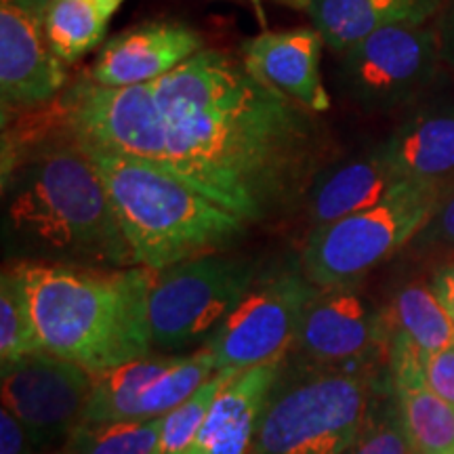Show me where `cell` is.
Segmentation results:
<instances>
[{"label":"cell","instance_id":"cell-23","mask_svg":"<svg viewBox=\"0 0 454 454\" xmlns=\"http://www.w3.org/2000/svg\"><path fill=\"white\" fill-rule=\"evenodd\" d=\"M411 440L402 417L394 381L387 372L377 379L362 427L345 454H411Z\"/></svg>","mask_w":454,"mask_h":454},{"label":"cell","instance_id":"cell-1","mask_svg":"<svg viewBox=\"0 0 454 454\" xmlns=\"http://www.w3.org/2000/svg\"><path fill=\"white\" fill-rule=\"evenodd\" d=\"M152 84L167 122V173L244 221L301 194L320 154L309 110L215 49Z\"/></svg>","mask_w":454,"mask_h":454},{"label":"cell","instance_id":"cell-21","mask_svg":"<svg viewBox=\"0 0 454 454\" xmlns=\"http://www.w3.org/2000/svg\"><path fill=\"white\" fill-rule=\"evenodd\" d=\"M124 0H49L41 21L53 53L76 64L104 41L107 24Z\"/></svg>","mask_w":454,"mask_h":454},{"label":"cell","instance_id":"cell-19","mask_svg":"<svg viewBox=\"0 0 454 454\" xmlns=\"http://www.w3.org/2000/svg\"><path fill=\"white\" fill-rule=\"evenodd\" d=\"M381 147L402 179L444 181L454 170V98L419 107Z\"/></svg>","mask_w":454,"mask_h":454},{"label":"cell","instance_id":"cell-27","mask_svg":"<svg viewBox=\"0 0 454 454\" xmlns=\"http://www.w3.org/2000/svg\"><path fill=\"white\" fill-rule=\"evenodd\" d=\"M423 371L429 387L454 408V345L440 351H423Z\"/></svg>","mask_w":454,"mask_h":454},{"label":"cell","instance_id":"cell-33","mask_svg":"<svg viewBox=\"0 0 454 454\" xmlns=\"http://www.w3.org/2000/svg\"><path fill=\"white\" fill-rule=\"evenodd\" d=\"M288 3H291V4H297V7H305V9H308V3H309V0H288Z\"/></svg>","mask_w":454,"mask_h":454},{"label":"cell","instance_id":"cell-10","mask_svg":"<svg viewBox=\"0 0 454 454\" xmlns=\"http://www.w3.org/2000/svg\"><path fill=\"white\" fill-rule=\"evenodd\" d=\"M59 101L84 145L160 168L167 162V122L152 82L107 87L81 78L64 89Z\"/></svg>","mask_w":454,"mask_h":454},{"label":"cell","instance_id":"cell-6","mask_svg":"<svg viewBox=\"0 0 454 454\" xmlns=\"http://www.w3.org/2000/svg\"><path fill=\"white\" fill-rule=\"evenodd\" d=\"M444 196V181L404 179L366 211L311 227L301 271L317 288L357 284L427 225Z\"/></svg>","mask_w":454,"mask_h":454},{"label":"cell","instance_id":"cell-7","mask_svg":"<svg viewBox=\"0 0 454 454\" xmlns=\"http://www.w3.org/2000/svg\"><path fill=\"white\" fill-rule=\"evenodd\" d=\"M254 282L253 261L213 253L158 271L150 294L152 345L175 354L207 343Z\"/></svg>","mask_w":454,"mask_h":454},{"label":"cell","instance_id":"cell-26","mask_svg":"<svg viewBox=\"0 0 454 454\" xmlns=\"http://www.w3.org/2000/svg\"><path fill=\"white\" fill-rule=\"evenodd\" d=\"M231 377H234L231 372H215L202 387H198L177 408L164 414L156 454H185L190 450L198 431L202 429L204 419L211 411L215 397Z\"/></svg>","mask_w":454,"mask_h":454},{"label":"cell","instance_id":"cell-5","mask_svg":"<svg viewBox=\"0 0 454 454\" xmlns=\"http://www.w3.org/2000/svg\"><path fill=\"white\" fill-rule=\"evenodd\" d=\"M381 374L331 371L284 357L248 454H345Z\"/></svg>","mask_w":454,"mask_h":454},{"label":"cell","instance_id":"cell-32","mask_svg":"<svg viewBox=\"0 0 454 454\" xmlns=\"http://www.w3.org/2000/svg\"><path fill=\"white\" fill-rule=\"evenodd\" d=\"M15 3H17V4H21V7L27 9V11H32L34 15L41 17V15H43V11H44V7H47L49 0H15Z\"/></svg>","mask_w":454,"mask_h":454},{"label":"cell","instance_id":"cell-29","mask_svg":"<svg viewBox=\"0 0 454 454\" xmlns=\"http://www.w3.org/2000/svg\"><path fill=\"white\" fill-rule=\"evenodd\" d=\"M0 454H36L30 434L9 408L0 411Z\"/></svg>","mask_w":454,"mask_h":454},{"label":"cell","instance_id":"cell-28","mask_svg":"<svg viewBox=\"0 0 454 454\" xmlns=\"http://www.w3.org/2000/svg\"><path fill=\"white\" fill-rule=\"evenodd\" d=\"M419 238L425 244H440V247L454 248V192L442 198L438 211L419 231Z\"/></svg>","mask_w":454,"mask_h":454},{"label":"cell","instance_id":"cell-20","mask_svg":"<svg viewBox=\"0 0 454 454\" xmlns=\"http://www.w3.org/2000/svg\"><path fill=\"white\" fill-rule=\"evenodd\" d=\"M444 0H309L314 27L334 53L351 47L374 32L400 24H425L438 13Z\"/></svg>","mask_w":454,"mask_h":454},{"label":"cell","instance_id":"cell-18","mask_svg":"<svg viewBox=\"0 0 454 454\" xmlns=\"http://www.w3.org/2000/svg\"><path fill=\"white\" fill-rule=\"evenodd\" d=\"M404 181L391 167L383 147L322 168L309 181L308 217L320 227L374 207Z\"/></svg>","mask_w":454,"mask_h":454},{"label":"cell","instance_id":"cell-30","mask_svg":"<svg viewBox=\"0 0 454 454\" xmlns=\"http://www.w3.org/2000/svg\"><path fill=\"white\" fill-rule=\"evenodd\" d=\"M434 30L435 36H438L442 61L454 66V0L442 3Z\"/></svg>","mask_w":454,"mask_h":454},{"label":"cell","instance_id":"cell-11","mask_svg":"<svg viewBox=\"0 0 454 454\" xmlns=\"http://www.w3.org/2000/svg\"><path fill=\"white\" fill-rule=\"evenodd\" d=\"M340 84L368 110H394L434 82L440 44L434 27L400 24L374 32L343 53Z\"/></svg>","mask_w":454,"mask_h":454},{"label":"cell","instance_id":"cell-17","mask_svg":"<svg viewBox=\"0 0 454 454\" xmlns=\"http://www.w3.org/2000/svg\"><path fill=\"white\" fill-rule=\"evenodd\" d=\"M284 360L234 374L215 397L211 411L185 454H248L261 412Z\"/></svg>","mask_w":454,"mask_h":454},{"label":"cell","instance_id":"cell-16","mask_svg":"<svg viewBox=\"0 0 454 454\" xmlns=\"http://www.w3.org/2000/svg\"><path fill=\"white\" fill-rule=\"evenodd\" d=\"M387 368L412 450L454 454V408L429 387L423 371V349L395 328H391Z\"/></svg>","mask_w":454,"mask_h":454},{"label":"cell","instance_id":"cell-31","mask_svg":"<svg viewBox=\"0 0 454 454\" xmlns=\"http://www.w3.org/2000/svg\"><path fill=\"white\" fill-rule=\"evenodd\" d=\"M431 291L442 303V308L448 311V316L454 322V263L442 265V268L434 274V282H431Z\"/></svg>","mask_w":454,"mask_h":454},{"label":"cell","instance_id":"cell-22","mask_svg":"<svg viewBox=\"0 0 454 454\" xmlns=\"http://www.w3.org/2000/svg\"><path fill=\"white\" fill-rule=\"evenodd\" d=\"M387 316L391 328L406 333L423 351H440L454 345V322L423 284H408L394 294Z\"/></svg>","mask_w":454,"mask_h":454},{"label":"cell","instance_id":"cell-8","mask_svg":"<svg viewBox=\"0 0 454 454\" xmlns=\"http://www.w3.org/2000/svg\"><path fill=\"white\" fill-rule=\"evenodd\" d=\"M391 322L364 294L349 286L320 288L301 316L288 354L331 371L381 374L387 371Z\"/></svg>","mask_w":454,"mask_h":454},{"label":"cell","instance_id":"cell-9","mask_svg":"<svg viewBox=\"0 0 454 454\" xmlns=\"http://www.w3.org/2000/svg\"><path fill=\"white\" fill-rule=\"evenodd\" d=\"M317 291L303 271H280L254 282L204 343L217 372L238 374L265 362L284 360L297 337L301 316Z\"/></svg>","mask_w":454,"mask_h":454},{"label":"cell","instance_id":"cell-2","mask_svg":"<svg viewBox=\"0 0 454 454\" xmlns=\"http://www.w3.org/2000/svg\"><path fill=\"white\" fill-rule=\"evenodd\" d=\"M3 127L4 242L20 261L135 268L110 194L59 98ZM4 122V124H7Z\"/></svg>","mask_w":454,"mask_h":454},{"label":"cell","instance_id":"cell-3","mask_svg":"<svg viewBox=\"0 0 454 454\" xmlns=\"http://www.w3.org/2000/svg\"><path fill=\"white\" fill-rule=\"evenodd\" d=\"M43 351L99 374L152 354L150 294L158 271L17 261Z\"/></svg>","mask_w":454,"mask_h":454},{"label":"cell","instance_id":"cell-14","mask_svg":"<svg viewBox=\"0 0 454 454\" xmlns=\"http://www.w3.org/2000/svg\"><path fill=\"white\" fill-rule=\"evenodd\" d=\"M202 51V38L181 21H145L104 44L90 81L107 87L150 84Z\"/></svg>","mask_w":454,"mask_h":454},{"label":"cell","instance_id":"cell-34","mask_svg":"<svg viewBox=\"0 0 454 454\" xmlns=\"http://www.w3.org/2000/svg\"><path fill=\"white\" fill-rule=\"evenodd\" d=\"M57 454H70V452H67V450H64V452H57Z\"/></svg>","mask_w":454,"mask_h":454},{"label":"cell","instance_id":"cell-25","mask_svg":"<svg viewBox=\"0 0 454 454\" xmlns=\"http://www.w3.org/2000/svg\"><path fill=\"white\" fill-rule=\"evenodd\" d=\"M34 351H43V345L26 291L15 271L7 268L0 276V362L9 364Z\"/></svg>","mask_w":454,"mask_h":454},{"label":"cell","instance_id":"cell-4","mask_svg":"<svg viewBox=\"0 0 454 454\" xmlns=\"http://www.w3.org/2000/svg\"><path fill=\"white\" fill-rule=\"evenodd\" d=\"M84 145V144H82ZM87 147L137 263L162 271L211 254L244 234V221L167 170Z\"/></svg>","mask_w":454,"mask_h":454},{"label":"cell","instance_id":"cell-12","mask_svg":"<svg viewBox=\"0 0 454 454\" xmlns=\"http://www.w3.org/2000/svg\"><path fill=\"white\" fill-rule=\"evenodd\" d=\"M93 372L47 351L3 364V404L20 419L36 448L70 438L82 421Z\"/></svg>","mask_w":454,"mask_h":454},{"label":"cell","instance_id":"cell-13","mask_svg":"<svg viewBox=\"0 0 454 454\" xmlns=\"http://www.w3.org/2000/svg\"><path fill=\"white\" fill-rule=\"evenodd\" d=\"M66 64L53 53L41 17L0 0V99L3 122L47 106L64 93Z\"/></svg>","mask_w":454,"mask_h":454},{"label":"cell","instance_id":"cell-24","mask_svg":"<svg viewBox=\"0 0 454 454\" xmlns=\"http://www.w3.org/2000/svg\"><path fill=\"white\" fill-rule=\"evenodd\" d=\"M162 417L145 421L81 423L66 442L70 454H156Z\"/></svg>","mask_w":454,"mask_h":454},{"label":"cell","instance_id":"cell-15","mask_svg":"<svg viewBox=\"0 0 454 454\" xmlns=\"http://www.w3.org/2000/svg\"><path fill=\"white\" fill-rule=\"evenodd\" d=\"M325 38L316 27L263 32L242 44V64L248 74L280 90L309 112L331 110L320 74Z\"/></svg>","mask_w":454,"mask_h":454}]
</instances>
